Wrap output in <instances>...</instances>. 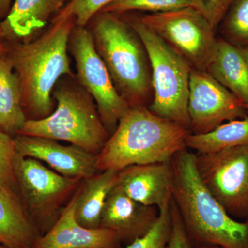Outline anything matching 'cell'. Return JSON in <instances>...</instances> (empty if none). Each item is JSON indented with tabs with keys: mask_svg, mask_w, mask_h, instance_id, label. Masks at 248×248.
<instances>
[{
	"mask_svg": "<svg viewBox=\"0 0 248 248\" xmlns=\"http://www.w3.org/2000/svg\"><path fill=\"white\" fill-rule=\"evenodd\" d=\"M72 16L57 15L45 33L33 41L17 44L9 54L17 75L22 105L30 118L40 120L53 112V92L62 77L74 78L68 43L76 27Z\"/></svg>",
	"mask_w": 248,
	"mask_h": 248,
	"instance_id": "1",
	"label": "cell"
},
{
	"mask_svg": "<svg viewBox=\"0 0 248 248\" xmlns=\"http://www.w3.org/2000/svg\"><path fill=\"white\" fill-rule=\"evenodd\" d=\"M170 161L173 201L192 244L248 248V218L235 219L207 190L197 172L195 153L184 149Z\"/></svg>",
	"mask_w": 248,
	"mask_h": 248,
	"instance_id": "2",
	"label": "cell"
},
{
	"mask_svg": "<svg viewBox=\"0 0 248 248\" xmlns=\"http://www.w3.org/2000/svg\"><path fill=\"white\" fill-rule=\"evenodd\" d=\"M191 133L184 125L155 115L145 106L130 108L97 155L99 171L170 161L186 149Z\"/></svg>",
	"mask_w": 248,
	"mask_h": 248,
	"instance_id": "3",
	"label": "cell"
},
{
	"mask_svg": "<svg viewBox=\"0 0 248 248\" xmlns=\"http://www.w3.org/2000/svg\"><path fill=\"white\" fill-rule=\"evenodd\" d=\"M91 22L94 46L116 89L130 108L144 106L153 86L149 59L140 36L129 22L110 13L99 12Z\"/></svg>",
	"mask_w": 248,
	"mask_h": 248,
	"instance_id": "4",
	"label": "cell"
},
{
	"mask_svg": "<svg viewBox=\"0 0 248 248\" xmlns=\"http://www.w3.org/2000/svg\"><path fill=\"white\" fill-rule=\"evenodd\" d=\"M53 97L57 102L55 110L45 118L27 120L18 135L66 141L99 154L110 133L92 97L73 81L55 86Z\"/></svg>",
	"mask_w": 248,
	"mask_h": 248,
	"instance_id": "5",
	"label": "cell"
},
{
	"mask_svg": "<svg viewBox=\"0 0 248 248\" xmlns=\"http://www.w3.org/2000/svg\"><path fill=\"white\" fill-rule=\"evenodd\" d=\"M129 24L141 38L149 59L154 91L150 110L190 129L187 105L192 66L140 19Z\"/></svg>",
	"mask_w": 248,
	"mask_h": 248,
	"instance_id": "6",
	"label": "cell"
},
{
	"mask_svg": "<svg viewBox=\"0 0 248 248\" xmlns=\"http://www.w3.org/2000/svg\"><path fill=\"white\" fill-rule=\"evenodd\" d=\"M140 21L170 46L192 68L206 71L217 38L207 18L193 7L146 15Z\"/></svg>",
	"mask_w": 248,
	"mask_h": 248,
	"instance_id": "7",
	"label": "cell"
},
{
	"mask_svg": "<svg viewBox=\"0 0 248 248\" xmlns=\"http://www.w3.org/2000/svg\"><path fill=\"white\" fill-rule=\"evenodd\" d=\"M68 48L76 61L79 84L94 99L103 124L112 134L121 118L130 108V105L116 89L88 28L74 27Z\"/></svg>",
	"mask_w": 248,
	"mask_h": 248,
	"instance_id": "8",
	"label": "cell"
},
{
	"mask_svg": "<svg viewBox=\"0 0 248 248\" xmlns=\"http://www.w3.org/2000/svg\"><path fill=\"white\" fill-rule=\"evenodd\" d=\"M203 185L233 218H248V143L206 154L196 153Z\"/></svg>",
	"mask_w": 248,
	"mask_h": 248,
	"instance_id": "9",
	"label": "cell"
},
{
	"mask_svg": "<svg viewBox=\"0 0 248 248\" xmlns=\"http://www.w3.org/2000/svg\"><path fill=\"white\" fill-rule=\"evenodd\" d=\"M14 172L23 201L31 213L41 218L51 217L83 182L64 177L38 160L24 157L17 153Z\"/></svg>",
	"mask_w": 248,
	"mask_h": 248,
	"instance_id": "10",
	"label": "cell"
},
{
	"mask_svg": "<svg viewBox=\"0 0 248 248\" xmlns=\"http://www.w3.org/2000/svg\"><path fill=\"white\" fill-rule=\"evenodd\" d=\"M192 134H204L221 124L246 117L243 103L208 72L192 68L188 95Z\"/></svg>",
	"mask_w": 248,
	"mask_h": 248,
	"instance_id": "11",
	"label": "cell"
},
{
	"mask_svg": "<svg viewBox=\"0 0 248 248\" xmlns=\"http://www.w3.org/2000/svg\"><path fill=\"white\" fill-rule=\"evenodd\" d=\"M16 153L24 157L45 162L55 172L68 178L84 180L100 172L97 155L75 145H64L41 137L17 135Z\"/></svg>",
	"mask_w": 248,
	"mask_h": 248,
	"instance_id": "12",
	"label": "cell"
},
{
	"mask_svg": "<svg viewBox=\"0 0 248 248\" xmlns=\"http://www.w3.org/2000/svg\"><path fill=\"white\" fill-rule=\"evenodd\" d=\"M118 184L130 198L160 211L169 206L173 199L171 161L128 166L119 172Z\"/></svg>",
	"mask_w": 248,
	"mask_h": 248,
	"instance_id": "13",
	"label": "cell"
},
{
	"mask_svg": "<svg viewBox=\"0 0 248 248\" xmlns=\"http://www.w3.org/2000/svg\"><path fill=\"white\" fill-rule=\"evenodd\" d=\"M159 215L157 208L130 198L117 184L106 201L100 228L115 232L120 241L129 244L148 233Z\"/></svg>",
	"mask_w": 248,
	"mask_h": 248,
	"instance_id": "14",
	"label": "cell"
},
{
	"mask_svg": "<svg viewBox=\"0 0 248 248\" xmlns=\"http://www.w3.org/2000/svg\"><path fill=\"white\" fill-rule=\"evenodd\" d=\"M79 187L55 224L39 238L34 248H119L121 241L115 232L104 228H85L77 221L75 213Z\"/></svg>",
	"mask_w": 248,
	"mask_h": 248,
	"instance_id": "15",
	"label": "cell"
},
{
	"mask_svg": "<svg viewBox=\"0 0 248 248\" xmlns=\"http://www.w3.org/2000/svg\"><path fill=\"white\" fill-rule=\"evenodd\" d=\"M65 0H15L4 20L1 21L4 39L27 43L32 41L59 12Z\"/></svg>",
	"mask_w": 248,
	"mask_h": 248,
	"instance_id": "16",
	"label": "cell"
},
{
	"mask_svg": "<svg viewBox=\"0 0 248 248\" xmlns=\"http://www.w3.org/2000/svg\"><path fill=\"white\" fill-rule=\"evenodd\" d=\"M206 71L231 91L244 104L248 105V66L242 48L223 38H217L216 49Z\"/></svg>",
	"mask_w": 248,
	"mask_h": 248,
	"instance_id": "17",
	"label": "cell"
},
{
	"mask_svg": "<svg viewBox=\"0 0 248 248\" xmlns=\"http://www.w3.org/2000/svg\"><path fill=\"white\" fill-rule=\"evenodd\" d=\"M38 239L17 194L0 186V244L8 248H34Z\"/></svg>",
	"mask_w": 248,
	"mask_h": 248,
	"instance_id": "18",
	"label": "cell"
},
{
	"mask_svg": "<svg viewBox=\"0 0 248 248\" xmlns=\"http://www.w3.org/2000/svg\"><path fill=\"white\" fill-rule=\"evenodd\" d=\"M118 174L112 170L100 171L81 182L75 213L81 226L100 228L103 209L109 194L118 184Z\"/></svg>",
	"mask_w": 248,
	"mask_h": 248,
	"instance_id": "19",
	"label": "cell"
},
{
	"mask_svg": "<svg viewBox=\"0 0 248 248\" xmlns=\"http://www.w3.org/2000/svg\"><path fill=\"white\" fill-rule=\"evenodd\" d=\"M28 120L17 75L9 55L0 57V130L19 134Z\"/></svg>",
	"mask_w": 248,
	"mask_h": 248,
	"instance_id": "20",
	"label": "cell"
},
{
	"mask_svg": "<svg viewBox=\"0 0 248 248\" xmlns=\"http://www.w3.org/2000/svg\"><path fill=\"white\" fill-rule=\"evenodd\" d=\"M247 143L248 115L226 122L209 133H190L186 141V148L194 150L197 154L215 153Z\"/></svg>",
	"mask_w": 248,
	"mask_h": 248,
	"instance_id": "21",
	"label": "cell"
},
{
	"mask_svg": "<svg viewBox=\"0 0 248 248\" xmlns=\"http://www.w3.org/2000/svg\"><path fill=\"white\" fill-rule=\"evenodd\" d=\"M225 40L239 48L248 45V0H234L223 19Z\"/></svg>",
	"mask_w": 248,
	"mask_h": 248,
	"instance_id": "22",
	"label": "cell"
},
{
	"mask_svg": "<svg viewBox=\"0 0 248 248\" xmlns=\"http://www.w3.org/2000/svg\"><path fill=\"white\" fill-rule=\"evenodd\" d=\"M186 7L198 9L197 0H113L101 12L117 15L130 11H143L155 14Z\"/></svg>",
	"mask_w": 248,
	"mask_h": 248,
	"instance_id": "23",
	"label": "cell"
},
{
	"mask_svg": "<svg viewBox=\"0 0 248 248\" xmlns=\"http://www.w3.org/2000/svg\"><path fill=\"white\" fill-rule=\"evenodd\" d=\"M171 227L172 217L170 205L160 210L157 220L150 231L129 244L126 248H169Z\"/></svg>",
	"mask_w": 248,
	"mask_h": 248,
	"instance_id": "24",
	"label": "cell"
},
{
	"mask_svg": "<svg viewBox=\"0 0 248 248\" xmlns=\"http://www.w3.org/2000/svg\"><path fill=\"white\" fill-rule=\"evenodd\" d=\"M16 156L14 138L0 130V186L17 194L16 188L17 185L14 172Z\"/></svg>",
	"mask_w": 248,
	"mask_h": 248,
	"instance_id": "25",
	"label": "cell"
},
{
	"mask_svg": "<svg viewBox=\"0 0 248 248\" xmlns=\"http://www.w3.org/2000/svg\"><path fill=\"white\" fill-rule=\"evenodd\" d=\"M113 0H69L58 15L74 17L76 26L86 27L94 16Z\"/></svg>",
	"mask_w": 248,
	"mask_h": 248,
	"instance_id": "26",
	"label": "cell"
},
{
	"mask_svg": "<svg viewBox=\"0 0 248 248\" xmlns=\"http://www.w3.org/2000/svg\"><path fill=\"white\" fill-rule=\"evenodd\" d=\"M172 227L169 248H194L173 199L170 203Z\"/></svg>",
	"mask_w": 248,
	"mask_h": 248,
	"instance_id": "27",
	"label": "cell"
},
{
	"mask_svg": "<svg viewBox=\"0 0 248 248\" xmlns=\"http://www.w3.org/2000/svg\"><path fill=\"white\" fill-rule=\"evenodd\" d=\"M198 10L207 18L213 28L223 20L234 0H197Z\"/></svg>",
	"mask_w": 248,
	"mask_h": 248,
	"instance_id": "28",
	"label": "cell"
},
{
	"mask_svg": "<svg viewBox=\"0 0 248 248\" xmlns=\"http://www.w3.org/2000/svg\"><path fill=\"white\" fill-rule=\"evenodd\" d=\"M11 0H0V15L1 17L6 16L11 9Z\"/></svg>",
	"mask_w": 248,
	"mask_h": 248,
	"instance_id": "29",
	"label": "cell"
},
{
	"mask_svg": "<svg viewBox=\"0 0 248 248\" xmlns=\"http://www.w3.org/2000/svg\"><path fill=\"white\" fill-rule=\"evenodd\" d=\"M194 248H223L215 245H194Z\"/></svg>",
	"mask_w": 248,
	"mask_h": 248,
	"instance_id": "30",
	"label": "cell"
},
{
	"mask_svg": "<svg viewBox=\"0 0 248 248\" xmlns=\"http://www.w3.org/2000/svg\"><path fill=\"white\" fill-rule=\"evenodd\" d=\"M8 51V48L3 43H0V57L6 54Z\"/></svg>",
	"mask_w": 248,
	"mask_h": 248,
	"instance_id": "31",
	"label": "cell"
},
{
	"mask_svg": "<svg viewBox=\"0 0 248 248\" xmlns=\"http://www.w3.org/2000/svg\"><path fill=\"white\" fill-rule=\"evenodd\" d=\"M243 53H244L245 60H246V63L248 66V45L242 48Z\"/></svg>",
	"mask_w": 248,
	"mask_h": 248,
	"instance_id": "32",
	"label": "cell"
},
{
	"mask_svg": "<svg viewBox=\"0 0 248 248\" xmlns=\"http://www.w3.org/2000/svg\"><path fill=\"white\" fill-rule=\"evenodd\" d=\"M1 15H0V19H1ZM4 39V37H3V31L2 28H1V21L0 19V43H1V40Z\"/></svg>",
	"mask_w": 248,
	"mask_h": 248,
	"instance_id": "33",
	"label": "cell"
},
{
	"mask_svg": "<svg viewBox=\"0 0 248 248\" xmlns=\"http://www.w3.org/2000/svg\"><path fill=\"white\" fill-rule=\"evenodd\" d=\"M0 248H8L4 247V246H2V245L0 244Z\"/></svg>",
	"mask_w": 248,
	"mask_h": 248,
	"instance_id": "34",
	"label": "cell"
},
{
	"mask_svg": "<svg viewBox=\"0 0 248 248\" xmlns=\"http://www.w3.org/2000/svg\"><path fill=\"white\" fill-rule=\"evenodd\" d=\"M246 110H248V105L247 106V107H246Z\"/></svg>",
	"mask_w": 248,
	"mask_h": 248,
	"instance_id": "35",
	"label": "cell"
}]
</instances>
